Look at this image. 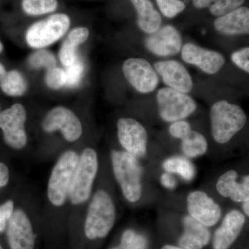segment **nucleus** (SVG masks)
<instances>
[{
  "mask_svg": "<svg viewBox=\"0 0 249 249\" xmlns=\"http://www.w3.org/2000/svg\"><path fill=\"white\" fill-rule=\"evenodd\" d=\"M80 150L66 149L55 160L46 188L45 205L42 209L43 223L49 224L51 222L62 219L67 222L70 187Z\"/></svg>",
  "mask_w": 249,
  "mask_h": 249,
  "instance_id": "obj_1",
  "label": "nucleus"
},
{
  "mask_svg": "<svg viewBox=\"0 0 249 249\" xmlns=\"http://www.w3.org/2000/svg\"><path fill=\"white\" fill-rule=\"evenodd\" d=\"M100 165V156L94 147L88 145L80 150L70 187L67 222L72 227H81V230L99 173Z\"/></svg>",
  "mask_w": 249,
  "mask_h": 249,
  "instance_id": "obj_2",
  "label": "nucleus"
},
{
  "mask_svg": "<svg viewBox=\"0 0 249 249\" xmlns=\"http://www.w3.org/2000/svg\"><path fill=\"white\" fill-rule=\"evenodd\" d=\"M116 218L114 199L97 177L82 227L85 238L90 243L106 238L114 227Z\"/></svg>",
  "mask_w": 249,
  "mask_h": 249,
  "instance_id": "obj_3",
  "label": "nucleus"
},
{
  "mask_svg": "<svg viewBox=\"0 0 249 249\" xmlns=\"http://www.w3.org/2000/svg\"><path fill=\"white\" fill-rule=\"evenodd\" d=\"M109 156L113 175L124 199L137 203L142 193V169L139 159L124 150H112Z\"/></svg>",
  "mask_w": 249,
  "mask_h": 249,
  "instance_id": "obj_4",
  "label": "nucleus"
},
{
  "mask_svg": "<svg viewBox=\"0 0 249 249\" xmlns=\"http://www.w3.org/2000/svg\"><path fill=\"white\" fill-rule=\"evenodd\" d=\"M212 135L214 142L227 144L245 128L247 116L242 107L227 101L214 103L211 109Z\"/></svg>",
  "mask_w": 249,
  "mask_h": 249,
  "instance_id": "obj_5",
  "label": "nucleus"
},
{
  "mask_svg": "<svg viewBox=\"0 0 249 249\" xmlns=\"http://www.w3.org/2000/svg\"><path fill=\"white\" fill-rule=\"evenodd\" d=\"M71 24V18L65 13L49 15L28 28L25 34L26 42L33 49L45 48L63 37Z\"/></svg>",
  "mask_w": 249,
  "mask_h": 249,
  "instance_id": "obj_6",
  "label": "nucleus"
},
{
  "mask_svg": "<svg viewBox=\"0 0 249 249\" xmlns=\"http://www.w3.org/2000/svg\"><path fill=\"white\" fill-rule=\"evenodd\" d=\"M43 223L42 217L36 221L27 211L18 208L6 226V237L10 249H35L39 235V227Z\"/></svg>",
  "mask_w": 249,
  "mask_h": 249,
  "instance_id": "obj_7",
  "label": "nucleus"
},
{
  "mask_svg": "<svg viewBox=\"0 0 249 249\" xmlns=\"http://www.w3.org/2000/svg\"><path fill=\"white\" fill-rule=\"evenodd\" d=\"M42 129L46 134L60 131L64 139L70 143L78 142L83 134V124L78 116L64 106H56L46 114L42 121Z\"/></svg>",
  "mask_w": 249,
  "mask_h": 249,
  "instance_id": "obj_8",
  "label": "nucleus"
},
{
  "mask_svg": "<svg viewBox=\"0 0 249 249\" xmlns=\"http://www.w3.org/2000/svg\"><path fill=\"white\" fill-rule=\"evenodd\" d=\"M27 110L20 103H15L11 107L0 112V129L2 131L5 143L14 149L22 150L28 142L25 124Z\"/></svg>",
  "mask_w": 249,
  "mask_h": 249,
  "instance_id": "obj_9",
  "label": "nucleus"
},
{
  "mask_svg": "<svg viewBox=\"0 0 249 249\" xmlns=\"http://www.w3.org/2000/svg\"><path fill=\"white\" fill-rule=\"evenodd\" d=\"M157 101L160 117L166 122L183 120L196 109V101L191 96L170 88L159 90Z\"/></svg>",
  "mask_w": 249,
  "mask_h": 249,
  "instance_id": "obj_10",
  "label": "nucleus"
},
{
  "mask_svg": "<svg viewBox=\"0 0 249 249\" xmlns=\"http://www.w3.org/2000/svg\"><path fill=\"white\" fill-rule=\"evenodd\" d=\"M117 136L124 150L137 159L147 153L146 129L138 121L132 118H121L117 121Z\"/></svg>",
  "mask_w": 249,
  "mask_h": 249,
  "instance_id": "obj_11",
  "label": "nucleus"
},
{
  "mask_svg": "<svg viewBox=\"0 0 249 249\" xmlns=\"http://www.w3.org/2000/svg\"><path fill=\"white\" fill-rule=\"evenodd\" d=\"M123 72L129 84L139 92H152L158 85V76L145 59H127L123 65Z\"/></svg>",
  "mask_w": 249,
  "mask_h": 249,
  "instance_id": "obj_12",
  "label": "nucleus"
},
{
  "mask_svg": "<svg viewBox=\"0 0 249 249\" xmlns=\"http://www.w3.org/2000/svg\"><path fill=\"white\" fill-rule=\"evenodd\" d=\"M229 169L218 178L216 190L223 197L235 204H242L249 200V171Z\"/></svg>",
  "mask_w": 249,
  "mask_h": 249,
  "instance_id": "obj_13",
  "label": "nucleus"
},
{
  "mask_svg": "<svg viewBox=\"0 0 249 249\" xmlns=\"http://www.w3.org/2000/svg\"><path fill=\"white\" fill-rule=\"evenodd\" d=\"M186 203L189 215L205 227H213L222 217V208L204 192H192Z\"/></svg>",
  "mask_w": 249,
  "mask_h": 249,
  "instance_id": "obj_14",
  "label": "nucleus"
},
{
  "mask_svg": "<svg viewBox=\"0 0 249 249\" xmlns=\"http://www.w3.org/2000/svg\"><path fill=\"white\" fill-rule=\"evenodd\" d=\"M247 217L242 211L231 209L223 219L222 224L214 234L213 249H229L234 243L245 227Z\"/></svg>",
  "mask_w": 249,
  "mask_h": 249,
  "instance_id": "obj_15",
  "label": "nucleus"
},
{
  "mask_svg": "<svg viewBox=\"0 0 249 249\" xmlns=\"http://www.w3.org/2000/svg\"><path fill=\"white\" fill-rule=\"evenodd\" d=\"M146 48L158 56H170L179 53L182 38L178 29L173 25L161 27L145 40Z\"/></svg>",
  "mask_w": 249,
  "mask_h": 249,
  "instance_id": "obj_16",
  "label": "nucleus"
},
{
  "mask_svg": "<svg viewBox=\"0 0 249 249\" xmlns=\"http://www.w3.org/2000/svg\"><path fill=\"white\" fill-rule=\"evenodd\" d=\"M181 58L186 63L196 65L208 74L217 73L225 63V58L222 53L193 43L183 45Z\"/></svg>",
  "mask_w": 249,
  "mask_h": 249,
  "instance_id": "obj_17",
  "label": "nucleus"
},
{
  "mask_svg": "<svg viewBox=\"0 0 249 249\" xmlns=\"http://www.w3.org/2000/svg\"><path fill=\"white\" fill-rule=\"evenodd\" d=\"M155 68L168 88L185 93H189L193 89V82L191 75L179 62H157L155 64Z\"/></svg>",
  "mask_w": 249,
  "mask_h": 249,
  "instance_id": "obj_18",
  "label": "nucleus"
},
{
  "mask_svg": "<svg viewBox=\"0 0 249 249\" xmlns=\"http://www.w3.org/2000/svg\"><path fill=\"white\" fill-rule=\"evenodd\" d=\"M214 27L222 35H249V8L242 6L216 18Z\"/></svg>",
  "mask_w": 249,
  "mask_h": 249,
  "instance_id": "obj_19",
  "label": "nucleus"
},
{
  "mask_svg": "<svg viewBox=\"0 0 249 249\" xmlns=\"http://www.w3.org/2000/svg\"><path fill=\"white\" fill-rule=\"evenodd\" d=\"M184 232L178 240L180 247L183 249H202L209 243L211 233L207 227L191 216L183 218Z\"/></svg>",
  "mask_w": 249,
  "mask_h": 249,
  "instance_id": "obj_20",
  "label": "nucleus"
},
{
  "mask_svg": "<svg viewBox=\"0 0 249 249\" xmlns=\"http://www.w3.org/2000/svg\"><path fill=\"white\" fill-rule=\"evenodd\" d=\"M129 1L135 10L137 24L141 30L147 34H152L161 27V16L151 0Z\"/></svg>",
  "mask_w": 249,
  "mask_h": 249,
  "instance_id": "obj_21",
  "label": "nucleus"
},
{
  "mask_svg": "<svg viewBox=\"0 0 249 249\" xmlns=\"http://www.w3.org/2000/svg\"><path fill=\"white\" fill-rule=\"evenodd\" d=\"M89 36V29L85 27L73 28L69 33L59 52V58L64 66H70L76 61L77 47L88 40Z\"/></svg>",
  "mask_w": 249,
  "mask_h": 249,
  "instance_id": "obj_22",
  "label": "nucleus"
},
{
  "mask_svg": "<svg viewBox=\"0 0 249 249\" xmlns=\"http://www.w3.org/2000/svg\"><path fill=\"white\" fill-rule=\"evenodd\" d=\"M246 0H192L193 6L198 10H208L216 18L225 16L240 7Z\"/></svg>",
  "mask_w": 249,
  "mask_h": 249,
  "instance_id": "obj_23",
  "label": "nucleus"
},
{
  "mask_svg": "<svg viewBox=\"0 0 249 249\" xmlns=\"http://www.w3.org/2000/svg\"><path fill=\"white\" fill-rule=\"evenodd\" d=\"M27 82L22 73L16 70H10L0 80V89L11 97H19L26 93Z\"/></svg>",
  "mask_w": 249,
  "mask_h": 249,
  "instance_id": "obj_24",
  "label": "nucleus"
},
{
  "mask_svg": "<svg viewBox=\"0 0 249 249\" xmlns=\"http://www.w3.org/2000/svg\"><path fill=\"white\" fill-rule=\"evenodd\" d=\"M58 0H22L23 12L31 17L49 16L56 12Z\"/></svg>",
  "mask_w": 249,
  "mask_h": 249,
  "instance_id": "obj_25",
  "label": "nucleus"
},
{
  "mask_svg": "<svg viewBox=\"0 0 249 249\" xmlns=\"http://www.w3.org/2000/svg\"><path fill=\"white\" fill-rule=\"evenodd\" d=\"M181 142L183 153L189 158L200 157L207 152V141L202 134L196 131L191 130Z\"/></svg>",
  "mask_w": 249,
  "mask_h": 249,
  "instance_id": "obj_26",
  "label": "nucleus"
},
{
  "mask_svg": "<svg viewBox=\"0 0 249 249\" xmlns=\"http://www.w3.org/2000/svg\"><path fill=\"white\" fill-rule=\"evenodd\" d=\"M163 169L167 173L178 174L187 181H191L196 175V168L189 160L182 157H170L163 163Z\"/></svg>",
  "mask_w": 249,
  "mask_h": 249,
  "instance_id": "obj_27",
  "label": "nucleus"
},
{
  "mask_svg": "<svg viewBox=\"0 0 249 249\" xmlns=\"http://www.w3.org/2000/svg\"><path fill=\"white\" fill-rule=\"evenodd\" d=\"M147 240L142 234L132 229H127L123 232L120 245L111 249H147Z\"/></svg>",
  "mask_w": 249,
  "mask_h": 249,
  "instance_id": "obj_28",
  "label": "nucleus"
},
{
  "mask_svg": "<svg viewBox=\"0 0 249 249\" xmlns=\"http://www.w3.org/2000/svg\"><path fill=\"white\" fill-rule=\"evenodd\" d=\"M29 65L34 69L46 68L47 70L53 68L56 65L55 56L52 52L46 49H39L29 56Z\"/></svg>",
  "mask_w": 249,
  "mask_h": 249,
  "instance_id": "obj_29",
  "label": "nucleus"
},
{
  "mask_svg": "<svg viewBox=\"0 0 249 249\" xmlns=\"http://www.w3.org/2000/svg\"><path fill=\"white\" fill-rule=\"evenodd\" d=\"M160 14L165 18H173L186 9V3L183 0H155Z\"/></svg>",
  "mask_w": 249,
  "mask_h": 249,
  "instance_id": "obj_30",
  "label": "nucleus"
},
{
  "mask_svg": "<svg viewBox=\"0 0 249 249\" xmlns=\"http://www.w3.org/2000/svg\"><path fill=\"white\" fill-rule=\"evenodd\" d=\"M66 73V86L69 88H76L80 84L85 71V65L83 60L77 59L70 66L65 70Z\"/></svg>",
  "mask_w": 249,
  "mask_h": 249,
  "instance_id": "obj_31",
  "label": "nucleus"
},
{
  "mask_svg": "<svg viewBox=\"0 0 249 249\" xmlns=\"http://www.w3.org/2000/svg\"><path fill=\"white\" fill-rule=\"evenodd\" d=\"M45 82L47 86L52 89H60L62 87L66 86V73L65 70L56 67L47 70Z\"/></svg>",
  "mask_w": 249,
  "mask_h": 249,
  "instance_id": "obj_32",
  "label": "nucleus"
},
{
  "mask_svg": "<svg viewBox=\"0 0 249 249\" xmlns=\"http://www.w3.org/2000/svg\"><path fill=\"white\" fill-rule=\"evenodd\" d=\"M231 60L236 66L249 73V47H245L232 53Z\"/></svg>",
  "mask_w": 249,
  "mask_h": 249,
  "instance_id": "obj_33",
  "label": "nucleus"
},
{
  "mask_svg": "<svg viewBox=\"0 0 249 249\" xmlns=\"http://www.w3.org/2000/svg\"><path fill=\"white\" fill-rule=\"evenodd\" d=\"M191 124L185 121H178L173 122L169 127L170 135L174 138L179 139L182 140L191 132Z\"/></svg>",
  "mask_w": 249,
  "mask_h": 249,
  "instance_id": "obj_34",
  "label": "nucleus"
},
{
  "mask_svg": "<svg viewBox=\"0 0 249 249\" xmlns=\"http://www.w3.org/2000/svg\"><path fill=\"white\" fill-rule=\"evenodd\" d=\"M15 210L14 201L10 199L0 206V232L6 230L8 222L14 213Z\"/></svg>",
  "mask_w": 249,
  "mask_h": 249,
  "instance_id": "obj_35",
  "label": "nucleus"
},
{
  "mask_svg": "<svg viewBox=\"0 0 249 249\" xmlns=\"http://www.w3.org/2000/svg\"><path fill=\"white\" fill-rule=\"evenodd\" d=\"M160 183L165 188L168 189L172 190L176 188L177 180L174 178L173 175H170L169 173H163L160 176Z\"/></svg>",
  "mask_w": 249,
  "mask_h": 249,
  "instance_id": "obj_36",
  "label": "nucleus"
},
{
  "mask_svg": "<svg viewBox=\"0 0 249 249\" xmlns=\"http://www.w3.org/2000/svg\"><path fill=\"white\" fill-rule=\"evenodd\" d=\"M10 171L6 163L0 161V188L5 187L9 183Z\"/></svg>",
  "mask_w": 249,
  "mask_h": 249,
  "instance_id": "obj_37",
  "label": "nucleus"
},
{
  "mask_svg": "<svg viewBox=\"0 0 249 249\" xmlns=\"http://www.w3.org/2000/svg\"><path fill=\"white\" fill-rule=\"evenodd\" d=\"M242 206V211L245 214L246 217L249 219V200L246 201L243 204H241Z\"/></svg>",
  "mask_w": 249,
  "mask_h": 249,
  "instance_id": "obj_38",
  "label": "nucleus"
},
{
  "mask_svg": "<svg viewBox=\"0 0 249 249\" xmlns=\"http://www.w3.org/2000/svg\"><path fill=\"white\" fill-rule=\"evenodd\" d=\"M6 72H7V70H6V67H4L3 64L0 62V80L5 76Z\"/></svg>",
  "mask_w": 249,
  "mask_h": 249,
  "instance_id": "obj_39",
  "label": "nucleus"
},
{
  "mask_svg": "<svg viewBox=\"0 0 249 249\" xmlns=\"http://www.w3.org/2000/svg\"><path fill=\"white\" fill-rule=\"evenodd\" d=\"M161 249H183L181 247H175L172 245H165Z\"/></svg>",
  "mask_w": 249,
  "mask_h": 249,
  "instance_id": "obj_40",
  "label": "nucleus"
},
{
  "mask_svg": "<svg viewBox=\"0 0 249 249\" xmlns=\"http://www.w3.org/2000/svg\"><path fill=\"white\" fill-rule=\"evenodd\" d=\"M4 50V45H3L2 42L0 41V53Z\"/></svg>",
  "mask_w": 249,
  "mask_h": 249,
  "instance_id": "obj_41",
  "label": "nucleus"
},
{
  "mask_svg": "<svg viewBox=\"0 0 249 249\" xmlns=\"http://www.w3.org/2000/svg\"><path fill=\"white\" fill-rule=\"evenodd\" d=\"M0 249H3L2 247H1V245H0Z\"/></svg>",
  "mask_w": 249,
  "mask_h": 249,
  "instance_id": "obj_42",
  "label": "nucleus"
},
{
  "mask_svg": "<svg viewBox=\"0 0 249 249\" xmlns=\"http://www.w3.org/2000/svg\"><path fill=\"white\" fill-rule=\"evenodd\" d=\"M0 112H1V107H0Z\"/></svg>",
  "mask_w": 249,
  "mask_h": 249,
  "instance_id": "obj_43",
  "label": "nucleus"
}]
</instances>
